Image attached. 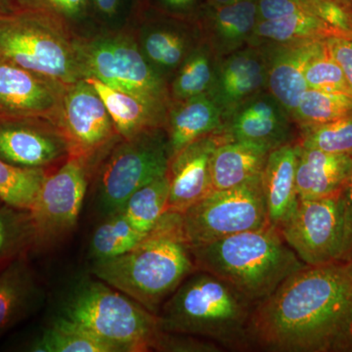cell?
<instances>
[{"label":"cell","instance_id":"obj_28","mask_svg":"<svg viewBox=\"0 0 352 352\" xmlns=\"http://www.w3.org/2000/svg\"><path fill=\"white\" fill-rule=\"evenodd\" d=\"M342 34L314 14L302 12L275 20L256 22L249 45L294 43L308 39H325Z\"/></svg>","mask_w":352,"mask_h":352},{"label":"cell","instance_id":"obj_3","mask_svg":"<svg viewBox=\"0 0 352 352\" xmlns=\"http://www.w3.org/2000/svg\"><path fill=\"white\" fill-rule=\"evenodd\" d=\"M256 305L226 280L197 270L164 303L157 318L164 332L212 340L226 351H252Z\"/></svg>","mask_w":352,"mask_h":352},{"label":"cell","instance_id":"obj_39","mask_svg":"<svg viewBox=\"0 0 352 352\" xmlns=\"http://www.w3.org/2000/svg\"><path fill=\"white\" fill-rule=\"evenodd\" d=\"M204 4L201 0H153L151 10L179 19L196 21Z\"/></svg>","mask_w":352,"mask_h":352},{"label":"cell","instance_id":"obj_36","mask_svg":"<svg viewBox=\"0 0 352 352\" xmlns=\"http://www.w3.org/2000/svg\"><path fill=\"white\" fill-rule=\"evenodd\" d=\"M305 80L310 89L339 92L352 96L346 75L329 52L326 41L323 48L309 60L305 67Z\"/></svg>","mask_w":352,"mask_h":352},{"label":"cell","instance_id":"obj_12","mask_svg":"<svg viewBox=\"0 0 352 352\" xmlns=\"http://www.w3.org/2000/svg\"><path fill=\"white\" fill-rule=\"evenodd\" d=\"M55 124L68 143L69 156L97 164L122 138L105 104L85 78L65 88Z\"/></svg>","mask_w":352,"mask_h":352},{"label":"cell","instance_id":"obj_26","mask_svg":"<svg viewBox=\"0 0 352 352\" xmlns=\"http://www.w3.org/2000/svg\"><path fill=\"white\" fill-rule=\"evenodd\" d=\"M270 152V148L256 143L224 141L212 157V190L232 188L261 175Z\"/></svg>","mask_w":352,"mask_h":352},{"label":"cell","instance_id":"obj_42","mask_svg":"<svg viewBox=\"0 0 352 352\" xmlns=\"http://www.w3.org/2000/svg\"><path fill=\"white\" fill-rule=\"evenodd\" d=\"M92 8L104 20H113L119 15L122 0H90Z\"/></svg>","mask_w":352,"mask_h":352},{"label":"cell","instance_id":"obj_49","mask_svg":"<svg viewBox=\"0 0 352 352\" xmlns=\"http://www.w3.org/2000/svg\"><path fill=\"white\" fill-rule=\"evenodd\" d=\"M138 1H139V0H136V3H138Z\"/></svg>","mask_w":352,"mask_h":352},{"label":"cell","instance_id":"obj_27","mask_svg":"<svg viewBox=\"0 0 352 352\" xmlns=\"http://www.w3.org/2000/svg\"><path fill=\"white\" fill-rule=\"evenodd\" d=\"M220 58L201 38L168 82L171 101H183L210 94L214 87Z\"/></svg>","mask_w":352,"mask_h":352},{"label":"cell","instance_id":"obj_40","mask_svg":"<svg viewBox=\"0 0 352 352\" xmlns=\"http://www.w3.org/2000/svg\"><path fill=\"white\" fill-rule=\"evenodd\" d=\"M325 41L329 52L342 67L352 92V34H336Z\"/></svg>","mask_w":352,"mask_h":352},{"label":"cell","instance_id":"obj_34","mask_svg":"<svg viewBox=\"0 0 352 352\" xmlns=\"http://www.w3.org/2000/svg\"><path fill=\"white\" fill-rule=\"evenodd\" d=\"M351 113V95L307 88L292 119L296 127H300L324 124Z\"/></svg>","mask_w":352,"mask_h":352},{"label":"cell","instance_id":"obj_24","mask_svg":"<svg viewBox=\"0 0 352 352\" xmlns=\"http://www.w3.org/2000/svg\"><path fill=\"white\" fill-rule=\"evenodd\" d=\"M298 143L281 146L268 155L263 175V190L270 226L279 229L298 207L296 171Z\"/></svg>","mask_w":352,"mask_h":352},{"label":"cell","instance_id":"obj_13","mask_svg":"<svg viewBox=\"0 0 352 352\" xmlns=\"http://www.w3.org/2000/svg\"><path fill=\"white\" fill-rule=\"evenodd\" d=\"M129 27L148 63L168 83L203 38L196 21L143 9H136Z\"/></svg>","mask_w":352,"mask_h":352},{"label":"cell","instance_id":"obj_25","mask_svg":"<svg viewBox=\"0 0 352 352\" xmlns=\"http://www.w3.org/2000/svg\"><path fill=\"white\" fill-rule=\"evenodd\" d=\"M105 104L120 138H133L141 132L164 127L168 108L109 87L94 76L85 78Z\"/></svg>","mask_w":352,"mask_h":352},{"label":"cell","instance_id":"obj_35","mask_svg":"<svg viewBox=\"0 0 352 352\" xmlns=\"http://www.w3.org/2000/svg\"><path fill=\"white\" fill-rule=\"evenodd\" d=\"M296 142L310 149L352 156V113L324 124L298 127Z\"/></svg>","mask_w":352,"mask_h":352},{"label":"cell","instance_id":"obj_38","mask_svg":"<svg viewBox=\"0 0 352 352\" xmlns=\"http://www.w3.org/2000/svg\"><path fill=\"white\" fill-rule=\"evenodd\" d=\"M256 9L258 21L279 19L302 12L310 13L300 0H256Z\"/></svg>","mask_w":352,"mask_h":352},{"label":"cell","instance_id":"obj_21","mask_svg":"<svg viewBox=\"0 0 352 352\" xmlns=\"http://www.w3.org/2000/svg\"><path fill=\"white\" fill-rule=\"evenodd\" d=\"M28 254H21L0 271V335L38 312L45 300Z\"/></svg>","mask_w":352,"mask_h":352},{"label":"cell","instance_id":"obj_10","mask_svg":"<svg viewBox=\"0 0 352 352\" xmlns=\"http://www.w3.org/2000/svg\"><path fill=\"white\" fill-rule=\"evenodd\" d=\"M99 164L69 156L48 170L29 210L34 229V251L61 244L75 231L89 183Z\"/></svg>","mask_w":352,"mask_h":352},{"label":"cell","instance_id":"obj_15","mask_svg":"<svg viewBox=\"0 0 352 352\" xmlns=\"http://www.w3.org/2000/svg\"><path fill=\"white\" fill-rule=\"evenodd\" d=\"M66 87L0 58V118H46L55 122Z\"/></svg>","mask_w":352,"mask_h":352},{"label":"cell","instance_id":"obj_16","mask_svg":"<svg viewBox=\"0 0 352 352\" xmlns=\"http://www.w3.org/2000/svg\"><path fill=\"white\" fill-rule=\"evenodd\" d=\"M294 126L295 122L280 102L263 90L234 109L227 118L224 132L230 140L256 143L272 151L296 142Z\"/></svg>","mask_w":352,"mask_h":352},{"label":"cell","instance_id":"obj_44","mask_svg":"<svg viewBox=\"0 0 352 352\" xmlns=\"http://www.w3.org/2000/svg\"><path fill=\"white\" fill-rule=\"evenodd\" d=\"M241 0H205V4L210 6H223L236 3Z\"/></svg>","mask_w":352,"mask_h":352},{"label":"cell","instance_id":"obj_6","mask_svg":"<svg viewBox=\"0 0 352 352\" xmlns=\"http://www.w3.org/2000/svg\"><path fill=\"white\" fill-rule=\"evenodd\" d=\"M61 309L112 352L159 351L164 331L157 315L97 278L78 282Z\"/></svg>","mask_w":352,"mask_h":352},{"label":"cell","instance_id":"obj_43","mask_svg":"<svg viewBox=\"0 0 352 352\" xmlns=\"http://www.w3.org/2000/svg\"><path fill=\"white\" fill-rule=\"evenodd\" d=\"M20 7V0H0V15L10 13Z\"/></svg>","mask_w":352,"mask_h":352},{"label":"cell","instance_id":"obj_30","mask_svg":"<svg viewBox=\"0 0 352 352\" xmlns=\"http://www.w3.org/2000/svg\"><path fill=\"white\" fill-rule=\"evenodd\" d=\"M147 235L138 232L122 210L104 217L92 234L89 256L94 263L118 258L131 251Z\"/></svg>","mask_w":352,"mask_h":352},{"label":"cell","instance_id":"obj_48","mask_svg":"<svg viewBox=\"0 0 352 352\" xmlns=\"http://www.w3.org/2000/svg\"><path fill=\"white\" fill-rule=\"evenodd\" d=\"M2 204H3V203H2V201H1V200H0V206H1V205H2Z\"/></svg>","mask_w":352,"mask_h":352},{"label":"cell","instance_id":"obj_29","mask_svg":"<svg viewBox=\"0 0 352 352\" xmlns=\"http://www.w3.org/2000/svg\"><path fill=\"white\" fill-rule=\"evenodd\" d=\"M34 352H112L105 344L76 322L60 315L30 342Z\"/></svg>","mask_w":352,"mask_h":352},{"label":"cell","instance_id":"obj_9","mask_svg":"<svg viewBox=\"0 0 352 352\" xmlns=\"http://www.w3.org/2000/svg\"><path fill=\"white\" fill-rule=\"evenodd\" d=\"M261 175L232 188L212 190L179 212L190 248L270 226Z\"/></svg>","mask_w":352,"mask_h":352},{"label":"cell","instance_id":"obj_7","mask_svg":"<svg viewBox=\"0 0 352 352\" xmlns=\"http://www.w3.org/2000/svg\"><path fill=\"white\" fill-rule=\"evenodd\" d=\"M76 46L85 78L94 76L120 91L170 107L168 83L148 63L129 25L78 32Z\"/></svg>","mask_w":352,"mask_h":352},{"label":"cell","instance_id":"obj_31","mask_svg":"<svg viewBox=\"0 0 352 352\" xmlns=\"http://www.w3.org/2000/svg\"><path fill=\"white\" fill-rule=\"evenodd\" d=\"M168 195L170 182L166 175L134 192L122 212L138 232L148 235L168 212Z\"/></svg>","mask_w":352,"mask_h":352},{"label":"cell","instance_id":"obj_19","mask_svg":"<svg viewBox=\"0 0 352 352\" xmlns=\"http://www.w3.org/2000/svg\"><path fill=\"white\" fill-rule=\"evenodd\" d=\"M325 39L263 45L268 54L266 90L280 102L291 118L295 113L303 92L307 89L305 67L323 48Z\"/></svg>","mask_w":352,"mask_h":352},{"label":"cell","instance_id":"obj_32","mask_svg":"<svg viewBox=\"0 0 352 352\" xmlns=\"http://www.w3.org/2000/svg\"><path fill=\"white\" fill-rule=\"evenodd\" d=\"M34 247V229L29 210L0 206V271Z\"/></svg>","mask_w":352,"mask_h":352},{"label":"cell","instance_id":"obj_37","mask_svg":"<svg viewBox=\"0 0 352 352\" xmlns=\"http://www.w3.org/2000/svg\"><path fill=\"white\" fill-rule=\"evenodd\" d=\"M90 0H20V6L50 11L68 22L76 30L78 23L87 19Z\"/></svg>","mask_w":352,"mask_h":352},{"label":"cell","instance_id":"obj_45","mask_svg":"<svg viewBox=\"0 0 352 352\" xmlns=\"http://www.w3.org/2000/svg\"><path fill=\"white\" fill-rule=\"evenodd\" d=\"M339 1L342 2V3L346 4L347 6L352 7V0H339Z\"/></svg>","mask_w":352,"mask_h":352},{"label":"cell","instance_id":"obj_17","mask_svg":"<svg viewBox=\"0 0 352 352\" xmlns=\"http://www.w3.org/2000/svg\"><path fill=\"white\" fill-rule=\"evenodd\" d=\"M226 132L210 134L190 143L170 157L168 212H183L212 191L210 164L212 155L224 141Z\"/></svg>","mask_w":352,"mask_h":352},{"label":"cell","instance_id":"obj_41","mask_svg":"<svg viewBox=\"0 0 352 352\" xmlns=\"http://www.w3.org/2000/svg\"><path fill=\"white\" fill-rule=\"evenodd\" d=\"M342 207L344 217V243L342 263H347L352 259V171L346 187L342 190Z\"/></svg>","mask_w":352,"mask_h":352},{"label":"cell","instance_id":"obj_33","mask_svg":"<svg viewBox=\"0 0 352 352\" xmlns=\"http://www.w3.org/2000/svg\"><path fill=\"white\" fill-rule=\"evenodd\" d=\"M48 170L19 168L0 157V200L19 210H31Z\"/></svg>","mask_w":352,"mask_h":352},{"label":"cell","instance_id":"obj_8","mask_svg":"<svg viewBox=\"0 0 352 352\" xmlns=\"http://www.w3.org/2000/svg\"><path fill=\"white\" fill-rule=\"evenodd\" d=\"M170 161L164 127L120 138L101 160L94 175L95 204L102 219L122 210L134 192L166 175Z\"/></svg>","mask_w":352,"mask_h":352},{"label":"cell","instance_id":"obj_14","mask_svg":"<svg viewBox=\"0 0 352 352\" xmlns=\"http://www.w3.org/2000/svg\"><path fill=\"white\" fill-rule=\"evenodd\" d=\"M69 157L68 143L46 118H0V157L23 168L53 170Z\"/></svg>","mask_w":352,"mask_h":352},{"label":"cell","instance_id":"obj_23","mask_svg":"<svg viewBox=\"0 0 352 352\" xmlns=\"http://www.w3.org/2000/svg\"><path fill=\"white\" fill-rule=\"evenodd\" d=\"M226 124L223 111L210 94L171 101L164 126L170 157L198 139L224 132Z\"/></svg>","mask_w":352,"mask_h":352},{"label":"cell","instance_id":"obj_4","mask_svg":"<svg viewBox=\"0 0 352 352\" xmlns=\"http://www.w3.org/2000/svg\"><path fill=\"white\" fill-rule=\"evenodd\" d=\"M197 270L226 280L258 303L307 264L267 226L191 248Z\"/></svg>","mask_w":352,"mask_h":352},{"label":"cell","instance_id":"obj_47","mask_svg":"<svg viewBox=\"0 0 352 352\" xmlns=\"http://www.w3.org/2000/svg\"><path fill=\"white\" fill-rule=\"evenodd\" d=\"M351 27H352V7L351 8Z\"/></svg>","mask_w":352,"mask_h":352},{"label":"cell","instance_id":"obj_22","mask_svg":"<svg viewBox=\"0 0 352 352\" xmlns=\"http://www.w3.org/2000/svg\"><path fill=\"white\" fill-rule=\"evenodd\" d=\"M298 145L296 184L300 200L340 195L351 175L352 156Z\"/></svg>","mask_w":352,"mask_h":352},{"label":"cell","instance_id":"obj_11","mask_svg":"<svg viewBox=\"0 0 352 352\" xmlns=\"http://www.w3.org/2000/svg\"><path fill=\"white\" fill-rule=\"evenodd\" d=\"M340 194L300 200L295 212L279 228L285 242L307 265L342 263L344 217Z\"/></svg>","mask_w":352,"mask_h":352},{"label":"cell","instance_id":"obj_46","mask_svg":"<svg viewBox=\"0 0 352 352\" xmlns=\"http://www.w3.org/2000/svg\"><path fill=\"white\" fill-rule=\"evenodd\" d=\"M346 264H347V266H349V271H351V274H352V259L351 261H349V263H347Z\"/></svg>","mask_w":352,"mask_h":352},{"label":"cell","instance_id":"obj_18","mask_svg":"<svg viewBox=\"0 0 352 352\" xmlns=\"http://www.w3.org/2000/svg\"><path fill=\"white\" fill-rule=\"evenodd\" d=\"M268 54L265 46L245 47L220 58L210 96L223 111L226 119L234 109L266 90Z\"/></svg>","mask_w":352,"mask_h":352},{"label":"cell","instance_id":"obj_20","mask_svg":"<svg viewBox=\"0 0 352 352\" xmlns=\"http://www.w3.org/2000/svg\"><path fill=\"white\" fill-rule=\"evenodd\" d=\"M197 24L201 36L219 58L249 45L258 22L256 0H241L223 6L204 4Z\"/></svg>","mask_w":352,"mask_h":352},{"label":"cell","instance_id":"obj_5","mask_svg":"<svg viewBox=\"0 0 352 352\" xmlns=\"http://www.w3.org/2000/svg\"><path fill=\"white\" fill-rule=\"evenodd\" d=\"M78 32L47 10L20 6L0 15V58L64 85L85 78Z\"/></svg>","mask_w":352,"mask_h":352},{"label":"cell","instance_id":"obj_1","mask_svg":"<svg viewBox=\"0 0 352 352\" xmlns=\"http://www.w3.org/2000/svg\"><path fill=\"white\" fill-rule=\"evenodd\" d=\"M252 349L351 352L352 274L346 263L305 265L256 303Z\"/></svg>","mask_w":352,"mask_h":352},{"label":"cell","instance_id":"obj_2","mask_svg":"<svg viewBox=\"0 0 352 352\" xmlns=\"http://www.w3.org/2000/svg\"><path fill=\"white\" fill-rule=\"evenodd\" d=\"M185 240L180 214L166 212L156 227L131 251L94 263L92 274L157 315L182 282L196 272Z\"/></svg>","mask_w":352,"mask_h":352}]
</instances>
